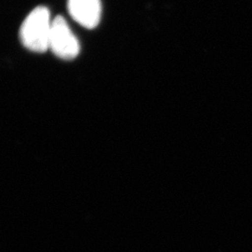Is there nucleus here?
<instances>
[{
    "label": "nucleus",
    "mask_w": 252,
    "mask_h": 252,
    "mask_svg": "<svg viewBox=\"0 0 252 252\" xmlns=\"http://www.w3.org/2000/svg\"><path fill=\"white\" fill-rule=\"evenodd\" d=\"M69 14L81 27L93 29L99 25L102 6L100 0H67Z\"/></svg>",
    "instance_id": "nucleus-3"
},
{
    "label": "nucleus",
    "mask_w": 252,
    "mask_h": 252,
    "mask_svg": "<svg viewBox=\"0 0 252 252\" xmlns=\"http://www.w3.org/2000/svg\"><path fill=\"white\" fill-rule=\"evenodd\" d=\"M52 23L48 8L40 6L33 9L20 28V39L23 45L38 54L49 50Z\"/></svg>",
    "instance_id": "nucleus-1"
},
{
    "label": "nucleus",
    "mask_w": 252,
    "mask_h": 252,
    "mask_svg": "<svg viewBox=\"0 0 252 252\" xmlns=\"http://www.w3.org/2000/svg\"><path fill=\"white\" fill-rule=\"evenodd\" d=\"M49 49L65 61L75 59L80 54V42L62 16H56L53 20Z\"/></svg>",
    "instance_id": "nucleus-2"
}]
</instances>
